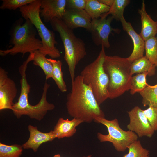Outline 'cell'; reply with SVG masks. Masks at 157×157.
Listing matches in <instances>:
<instances>
[{"label":"cell","mask_w":157,"mask_h":157,"mask_svg":"<svg viewBox=\"0 0 157 157\" xmlns=\"http://www.w3.org/2000/svg\"><path fill=\"white\" fill-rule=\"evenodd\" d=\"M130 3L129 0H114L108 12L106 13L108 16L110 14L113 19L120 21L124 17V12L126 7Z\"/></svg>","instance_id":"7402d4cb"},{"label":"cell","mask_w":157,"mask_h":157,"mask_svg":"<svg viewBox=\"0 0 157 157\" xmlns=\"http://www.w3.org/2000/svg\"><path fill=\"white\" fill-rule=\"evenodd\" d=\"M110 8L98 0H87L84 10L92 20L100 18L103 14L108 12Z\"/></svg>","instance_id":"ac0fdd59"},{"label":"cell","mask_w":157,"mask_h":157,"mask_svg":"<svg viewBox=\"0 0 157 157\" xmlns=\"http://www.w3.org/2000/svg\"><path fill=\"white\" fill-rule=\"evenodd\" d=\"M53 66L52 78L55 82L60 90L62 92H66L67 88L63 77L61 69L62 62L60 60H56L52 58H48Z\"/></svg>","instance_id":"ffe728a7"},{"label":"cell","mask_w":157,"mask_h":157,"mask_svg":"<svg viewBox=\"0 0 157 157\" xmlns=\"http://www.w3.org/2000/svg\"><path fill=\"white\" fill-rule=\"evenodd\" d=\"M53 157H61L60 155L59 154H57L54 155Z\"/></svg>","instance_id":"4dcf8cb0"},{"label":"cell","mask_w":157,"mask_h":157,"mask_svg":"<svg viewBox=\"0 0 157 157\" xmlns=\"http://www.w3.org/2000/svg\"><path fill=\"white\" fill-rule=\"evenodd\" d=\"M155 65L153 64L145 56H144L132 63L131 74L132 76L135 73L147 72L148 76H152L155 74Z\"/></svg>","instance_id":"e0dca14e"},{"label":"cell","mask_w":157,"mask_h":157,"mask_svg":"<svg viewBox=\"0 0 157 157\" xmlns=\"http://www.w3.org/2000/svg\"><path fill=\"white\" fill-rule=\"evenodd\" d=\"M155 66H156L157 67V64H156Z\"/></svg>","instance_id":"836d02e7"},{"label":"cell","mask_w":157,"mask_h":157,"mask_svg":"<svg viewBox=\"0 0 157 157\" xmlns=\"http://www.w3.org/2000/svg\"><path fill=\"white\" fill-rule=\"evenodd\" d=\"M142 97V103L145 107H157V85H149L139 93Z\"/></svg>","instance_id":"44dd1931"},{"label":"cell","mask_w":157,"mask_h":157,"mask_svg":"<svg viewBox=\"0 0 157 157\" xmlns=\"http://www.w3.org/2000/svg\"><path fill=\"white\" fill-rule=\"evenodd\" d=\"M106 55L105 47L101 46L97 58L86 65L80 75L84 83L91 88L99 106L108 98L109 79L103 67Z\"/></svg>","instance_id":"8992f818"},{"label":"cell","mask_w":157,"mask_h":157,"mask_svg":"<svg viewBox=\"0 0 157 157\" xmlns=\"http://www.w3.org/2000/svg\"><path fill=\"white\" fill-rule=\"evenodd\" d=\"M107 16L105 13L100 18L92 19L90 32L92 41L96 45L109 48L110 47L109 35L113 31L118 33L120 31L118 29L112 28L111 23L113 19L111 16L107 17Z\"/></svg>","instance_id":"ba28073f"},{"label":"cell","mask_w":157,"mask_h":157,"mask_svg":"<svg viewBox=\"0 0 157 157\" xmlns=\"http://www.w3.org/2000/svg\"><path fill=\"white\" fill-rule=\"evenodd\" d=\"M91 18L84 9L66 8L62 20L70 29L85 28L90 32Z\"/></svg>","instance_id":"8fae6325"},{"label":"cell","mask_w":157,"mask_h":157,"mask_svg":"<svg viewBox=\"0 0 157 157\" xmlns=\"http://www.w3.org/2000/svg\"><path fill=\"white\" fill-rule=\"evenodd\" d=\"M34 0H2L0 6L1 10H16L22 6L29 4Z\"/></svg>","instance_id":"4316f807"},{"label":"cell","mask_w":157,"mask_h":157,"mask_svg":"<svg viewBox=\"0 0 157 157\" xmlns=\"http://www.w3.org/2000/svg\"><path fill=\"white\" fill-rule=\"evenodd\" d=\"M156 17H157V21H156V22L157 24V14Z\"/></svg>","instance_id":"d6a6232c"},{"label":"cell","mask_w":157,"mask_h":157,"mask_svg":"<svg viewBox=\"0 0 157 157\" xmlns=\"http://www.w3.org/2000/svg\"><path fill=\"white\" fill-rule=\"evenodd\" d=\"M145 56L153 65L157 64V38L151 37L144 42Z\"/></svg>","instance_id":"603a6c76"},{"label":"cell","mask_w":157,"mask_h":157,"mask_svg":"<svg viewBox=\"0 0 157 157\" xmlns=\"http://www.w3.org/2000/svg\"><path fill=\"white\" fill-rule=\"evenodd\" d=\"M138 13L141 16L142 26L140 36L144 41L155 36L157 34L156 22L153 20L147 13L144 0L142 1L141 8L138 10Z\"/></svg>","instance_id":"2e32d148"},{"label":"cell","mask_w":157,"mask_h":157,"mask_svg":"<svg viewBox=\"0 0 157 157\" xmlns=\"http://www.w3.org/2000/svg\"><path fill=\"white\" fill-rule=\"evenodd\" d=\"M17 90L16 84L8 77V72L0 67V110H12Z\"/></svg>","instance_id":"30bf717a"},{"label":"cell","mask_w":157,"mask_h":157,"mask_svg":"<svg viewBox=\"0 0 157 157\" xmlns=\"http://www.w3.org/2000/svg\"><path fill=\"white\" fill-rule=\"evenodd\" d=\"M33 63L34 65L39 66L43 70L46 80L52 78L53 66L51 63L47 58L46 56L39 50L34 52Z\"/></svg>","instance_id":"d6986e66"},{"label":"cell","mask_w":157,"mask_h":157,"mask_svg":"<svg viewBox=\"0 0 157 157\" xmlns=\"http://www.w3.org/2000/svg\"><path fill=\"white\" fill-rule=\"evenodd\" d=\"M147 75H148V73L145 72L132 76L130 89L131 94L133 95L136 93H139L148 85L146 79Z\"/></svg>","instance_id":"cb8c5ba5"},{"label":"cell","mask_w":157,"mask_h":157,"mask_svg":"<svg viewBox=\"0 0 157 157\" xmlns=\"http://www.w3.org/2000/svg\"><path fill=\"white\" fill-rule=\"evenodd\" d=\"M156 85H157V84H156Z\"/></svg>","instance_id":"e575fe53"},{"label":"cell","mask_w":157,"mask_h":157,"mask_svg":"<svg viewBox=\"0 0 157 157\" xmlns=\"http://www.w3.org/2000/svg\"><path fill=\"white\" fill-rule=\"evenodd\" d=\"M128 153L123 156L122 157H149V151L144 148L140 141L136 140L127 147Z\"/></svg>","instance_id":"d4e9b609"},{"label":"cell","mask_w":157,"mask_h":157,"mask_svg":"<svg viewBox=\"0 0 157 157\" xmlns=\"http://www.w3.org/2000/svg\"><path fill=\"white\" fill-rule=\"evenodd\" d=\"M101 3L110 7L113 4L114 0H98Z\"/></svg>","instance_id":"f546056e"},{"label":"cell","mask_w":157,"mask_h":157,"mask_svg":"<svg viewBox=\"0 0 157 157\" xmlns=\"http://www.w3.org/2000/svg\"><path fill=\"white\" fill-rule=\"evenodd\" d=\"M143 112L153 129L157 131V107L150 106Z\"/></svg>","instance_id":"83f0119b"},{"label":"cell","mask_w":157,"mask_h":157,"mask_svg":"<svg viewBox=\"0 0 157 157\" xmlns=\"http://www.w3.org/2000/svg\"><path fill=\"white\" fill-rule=\"evenodd\" d=\"M66 1L40 0V17L46 23L50 22L54 18L62 19L66 9Z\"/></svg>","instance_id":"7c38bea8"},{"label":"cell","mask_w":157,"mask_h":157,"mask_svg":"<svg viewBox=\"0 0 157 157\" xmlns=\"http://www.w3.org/2000/svg\"><path fill=\"white\" fill-rule=\"evenodd\" d=\"M25 19L24 23L22 24L20 21L15 25L10 41V44L13 46L10 49L0 50L1 56L20 53L23 56L26 53H34L42 47L41 40L36 37L37 31L34 26L28 19Z\"/></svg>","instance_id":"277c9868"},{"label":"cell","mask_w":157,"mask_h":157,"mask_svg":"<svg viewBox=\"0 0 157 157\" xmlns=\"http://www.w3.org/2000/svg\"><path fill=\"white\" fill-rule=\"evenodd\" d=\"M23 148L19 145H11L0 143V157H20L22 154Z\"/></svg>","instance_id":"484cf974"},{"label":"cell","mask_w":157,"mask_h":157,"mask_svg":"<svg viewBox=\"0 0 157 157\" xmlns=\"http://www.w3.org/2000/svg\"><path fill=\"white\" fill-rule=\"evenodd\" d=\"M123 29L131 38L133 43V48L131 55L127 58L131 63L144 56V42L140 34L134 30L130 22H127L124 17L120 21Z\"/></svg>","instance_id":"4fadbf2b"},{"label":"cell","mask_w":157,"mask_h":157,"mask_svg":"<svg viewBox=\"0 0 157 157\" xmlns=\"http://www.w3.org/2000/svg\"><path fill=\"white\" fill-rule=\"evenodd\" d=\"M50 23L53 29L59 33L63 42L65 51L64 59L68 65L72 82L75 78L77 65L87 54L85 44L62 19L54 18Z\"/></svg>","instance_id":"3957f363"},{"label":"cell","mask_w":157,"mask_h":157,"mask_svg":"<svg viewBox=\"0 0 157 157\" xmlns=\"http://www.w3.org/2000/svg\"><path fill=\"white\" fill-rule=\"evenodd\" d=\"M72 84L66 103L70 116L88 123L98 118H105L104 113L91 88L84 83L81 76L78 75L75 77Z\"/></svg>","instance_id":"6da1fadb"},{"label":"cell","mask_w":157,"mask_h":157,"mask_svg":"<svg viewBox=\"0 0 157 157\" xmlns=\"http://www.w3.org/2000/svg\"><path fill=\"white\" fill-rule=\"evenodd\" d=\"M40 5V0H34L19 8V11L24 19H28L30 21L38 33L43 45L39 51L52 59L58 58L61 54L55 46L57 42L55 33L46 27L41 19Z\"/></svg>","instance_id":"5b68a950"},{"label":"cell","mask_w":157,"mask_h":157,"mask_svg":"<svg viewBox=\"0 0 157 157\" xmlns=\"http://www.w3.org/2000/svg\"><path fill=\"white\" fill-rule=\"evenodd\" d=\"M94 121L106 126L108 132L107 135L98 133L97 137L99 140L101 142L112 143L115 149L118 152L124 151L130 144L138 140L137 135L129 130L125 131L123 130L116 118L108 120L105 118H98Z\"/></svg>","instance_id":"52a82bcc"},{"label":"cell","mask_w":157,"mask_h":157,"mask_svg":"<svg viewBox=\"0 0 157 157\" xmlns=\"http://www.w3.org/2000/svg\"><path fill=\"white\" fill-rule=\"evenodd\" d=\"M28 129L30 133L29 138L22 145L24 149H31L36 152L42 143L51 141L56 138L52 130L48 133H43L38 130L37 127L31 125L28 126Z\"/></svg>","instance_id":"5bb4252c"},{"label":"cell","mask_w":157,"mask_h":157,"mask_svg":"<svg viewBox=\"0 0 157 157\" xmlns=\"http://www.w3.org/2000/svg\"><path fill=\"white\" fill-rule=\"evenodd\" d=\"M87 0H67L66 8L84 10Z\"/></svg>","instance_id":"f1b7e54d"},{"label":"cell","mask_w":157,"mask_h":157,"mask_svg":"<svg viewBox=\"0 0 157 157\" xmlns=\"http://www.w3.org/2000/svg\"><path fill=\"white\" fill-rule=\"evenodd\" d=\"M83 157H92V156L91 155H89L86 156H83Z\"/></svg>","instance_id":"1f68e13d"},{"label":"cell","mask_w":157,"mask_h":157,"mask_svg":"<svg viewBox=\"0 0 157 157\" xmlns=\"http://www.w3.org/2000/svg\"><path fill=\"white\" fill-rule=\"evenodd\" d=\"M83 122L82 120L75 118L71 120L60 118L54 128L53 133L56 138L58 139L71 137L76 133V127Z\"/></svg>","instance_id":"9a60e30c"},{"label":"cell","mask_w":157,"mask_h":157,"mask_svg":"<svg viewBox=\"0 0 157 157\" xmlns=\"http://www.w3.org/2000/svg\"><path fill=\"white\" fill-rule=\"evenodd\" d=\"M131 63L127 58L106 55L103 67L109 79L108 98H117L130 90Z\"/></svg>","instance_id":"7a4b0ae2"},{"label":"cell","mask_w":157,"mask_h":157,"mask_svg":"<svg viewBox=\"0 0 157 157\" xmlns=\"http://www.w3.org/2000/svg\"><path fill=\"white\" fill-rule=\"evenodd\" d=\"M129 122L127 126L129 130L135 133L138 137L151 138L155 131L149 124L143 110L135 106L128 112Z\"/></svg>","instance_id":"9c48e42d"}]
</instances>
